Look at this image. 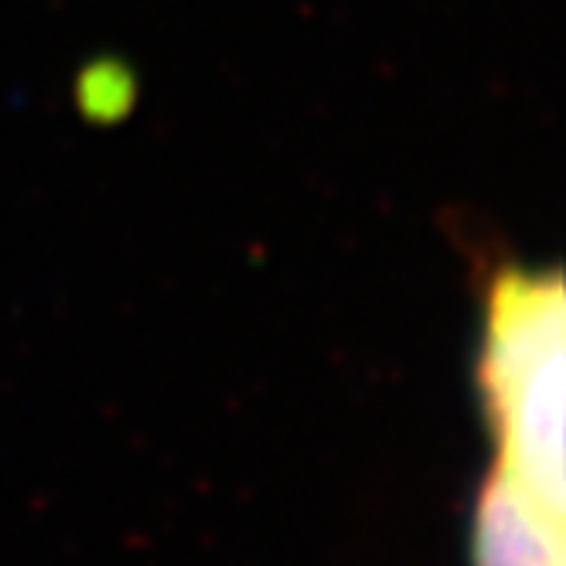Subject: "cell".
<instances>
[{"label":"cell","mask_w":566,"mask_h":566,"mask_svg":"<svg viewBox=\"0 0 566 566\" xmlns=\"http://www.w3.org/2000/svg\"><path fill=\"white\" fill-rule=\"evenodd\" d=\"M566 352L556 270L505 263L489 273L478 386L495 437L492 478L566 515Z\"/></svg>","instance_id":"1"},{"label":"cell","mask_w":566,"mask_h":566,"mask_svg":"<svg viewBox=\"0 0 566 566\" xmlns=\"http://www.w3.org/2000/svg\"><path fill=\"white\" fill-rule=\"evenodd\" d=\"M563 515L484 474L471 518V566H566Z\"/></svg>","instance_id":"2"}]
</instances>
